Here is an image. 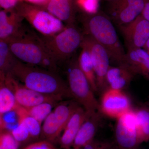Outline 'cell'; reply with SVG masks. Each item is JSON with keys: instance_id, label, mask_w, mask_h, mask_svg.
I'll use <instances>...</instances> for the list:
<instances>
[{"instance_id": "5", "label": "cell", "mask_w": 149, "mask_h": 149, "mask_svg": "<svg viewBox=\"0 0 149 149\" xmlns=\"http://www.w3.org/2000/svg\"><path fill=\"white\" fill-rule=\"evenodd\" d=\"M68 84L73 100L88 112L100 111V103L97 100L87 77L79 67L78 60L72 58L66 69Z\"/></svg>"}, {"instance_id": "10", "label": "cell", "mask_w": 149, "mask_h": 149, "mask_svg": "<svg viewBox=\"0 0 149 149\" xmlns=\"http://www.w3.org/2000/svg\"><path fill=\"white\" fill-rule=\"evenodd\" d=\"M115 135L118 149H136L141 144L133 109L117 118Z\"/></svg>"}, {"instance_id": "37", "label": "cell", "mask_w": 149, "mask_h": 149, "mask_svg": "<svg viewBox=\"0 0 149 149\" xmlns=\"http://www.w3.org/2000/svg\"><path fill=\"white\" fill-rule=\"evenodd\" d=\"M108 1H111V0H108Z\"/></svg>"}, {"instance_id": "2", "label": "cell", "mask_w": 149, "mask_h": 149, "mask_svg": "<svg viewBox=\"0 0 149 149\" xmlns=\"http://www.w3.org/2000/svg\"><path fill=\"white\" fill-rule=\"evenodd\" d=\"M79 20L84 35H88L105 49L111 59L121 64L125 54L111 19L102 11L95 14L81 13Z\"/></svg>"}, {"instance_id": "20", "label": "cell", "mask_w": 149, "mask_h": 149, "mask_svg": "<svg viewBox=\"0 0 149 149\" xmlns=\"http://www.w3.org/2000/svg\"><path fill=\"white\" fill-rule=\"evenodd\" d=\"M81 105L76 101L72 99L68 101H62L55 107L53 111L63 131L72 114Z\"/></svg>"}, {"instance_id": "11", "label": "cell", "mask_w": 149, "mask_h": 149, "mask_svg": "<svg viewBox=\"0 0 149 149\" xmlns=\"http://www.w3.org/2000/svg\"><path fill=\"white\" fill-rule=\"evenodd\" d=\"M109 2V16L119 26L130 23L141 15L146 0H111Z\"/></svg>"}, {"instance_id": "35", "label": "cell", "mask_w": 149, "mask_h": 149, "mask_svg": "<svg viewBox=\"0 0 149 149\" xmlns=\"http://www.w3.org/2000/svg\"><path fill=\"white\" fill-rule=\"evenodd\" d=\"M143 49L149 54V39L147 41L146 43L145 44Z\"/></svg>"}, {"instance_id": "16", "label": "cell", "mask_w": 149, "mask_h": 149, "mask_svg": "<svg viewBox=\"0 0 149 149\" xmlns=\"http://www.w3.org/2000/svg\"><path fill=\"white\" fill-rule=\"evenodd\" d=\"M24 19L15 8L0 11V40H8L16 35L22 27Z\"/></svg>"}, {"instance_id": "19", "label": "cell", "mask_w": 149, "mask_h": 149, "mask_svg": "<svg viewBox=\"0 0 149 149\" xmlns=\"http://www.w3.org/2000/svg\"><path fill=\"white\" fill-rule=\"evenodd\" d=\"M80 47L82 51L77 59L79 67L88 79L93 92L98 93L95 74L91 54L87 48L83 46Z\"/></svg>"}, {"instance_id": "26", "label": "cell", "mask_w": 149, "mask_h": 149, "mask_svg": "<svg viewBox=\"0 0 149 149\" xmlns=\"http://www.w3.org/2000/svg\"><path fill=\"white\" fill-rule=\"evenodd\" d=\"M58 103L45 102L35 106L24 108L27 114L35 118L42 124Z\"/></svg>"}, {"instance_id": "29", "label": "cell", "mask_w": 149, "mask_h": 149, "mask_svg": "<svg viewBox=\"0 0 149 149\" xmlns=\"http://www.w3.org/2000/svg\"><path fill=\"white\" fill-rule=\"evenodd\" d=\"M11 133L19 143L26 141L30 137L27 128L20 123L18 122V125L12 130Z\"/></svg>"}, {"instance_id": "34", "label": "cell", "mask_w": 149, "mask_h": 149, "mask_svg": "<svg viewBox=\"0 0 149 149\" xmlns=\"http://www.w3.org/2000/svg\"><path fill=\"white\" fill-rule=\"evenodd\" d=\"M141 15L149 21V0H146L145 6Z\"/></svg>"}, {"instance_id": "33", "label": "cell", "mask_w": 149, "mask_h": 149, "mask_svg": "<svg viewBox=\"0 0 149 149\" xmlns=\"http://www.w3.org/2000/svg\"><path fill=\"white\" fill-rule=\"evenodd\" d=\"M49 0H20V1L25 2L34 5L40 6L45 8Z\"/></svg>"}, {"instance_id": "22", "label": "cell", "mask_w": 149, "mask_h": 149, "mask_svg": "<svg viewBox=\"0 0 149 149\" xmlns=\"http://www.w3.org/2000/svg\"><path fill=\"white\" fill-rule=\"evenodd\" d=\"M18 105L13 92L0 76V115L15 111Z\"/></svg>"}, {"instance_id": "38", "label": "cell", "mask_w": 149, "mask_h": 149, "mask_svg": "<svg viewBox=\"0 0 149 149\" xmlns=\"http://www.w3.org/2000/svg\"><path fill=\"white\" fill-rule=\"evenodd\" d=\"M72 1H74V0H72Z\"/></svg>"}, {"instance_id": "36", "label": "cell", "mask_w": 149, "mask_h": 149, "mask_svg": "<svg viewBox=\"0 0 149 149\" xmlns=\"http://www.w3.org/2000/svg\"><path fill=\"white\" fill-rule=\"evenodd\" d=\"M109 149H116V148H110Z\"/></svg>"}, {"instance_id": "4", "label": "cell", "mask_w": 149, "mask_h": 149, "mask_svg": "<svg viewBox=\"0 0 149 149\" xmlns=\"http://www.w3.org/2000/svg\"><path fill=\"white\" fill-rule=\"evenodd\" d=\"M84 35L73 24L66 25L63 30L56 35L41 38L48 52L58 64L71 57L81 46Z\"/></svg>"}, {"instance_id": "28", "label": "cell", "mask_w": 149, "mask_h": 149, "mask_svg": "<svg viewBox=\"0 0 149 149\" xmlns=\"http://www.w3.org/2000/svg\"><path fill=\"white\" fill-rule=\"evenodd\" d=\"M19 143L11 133L5 130H1L0 149H18Z\"/></svg>"}, {"instance_id": "6", "label": "cell", "mask_w": 149, "mask_h": 149, "mask_svg": "<svg viewBox=\"0 0 149 149\" xmlns=\"http://www.w3.org/2000/svg\"><path fill=\"white\" fill-rule=\"evenodd\" d=\"M15 9L22 17L44 36L56 35L66 26L43 7L21 1L17 5Z\"/></svg>"}, {"instance_id": "21", "label": "cell", "mask_w": 149, "mask_h": 149, "mask_svg": "<svg viewBox=\"0 0 149 149\" xmlns=\"http://www.w3.org/2000/svg\"><path fill=\"white\" fill-rule=\"evenodd\" d=\"M134 111L140 143L149 141V107H139Z\"/></svg>"}, {"instance_id": "15", "label": "cell", "mask_w": 149, "mask_h": 149, "mask_svg": "<svg viewBox=\"0 0 149 149\" xmlns=\"http://www.w3.org/2000/svg\"><path fill=\"white\" fill-rule=\"evenodd\" d=\"M45 8L66 25L75 24L78 10L74 1L49 0Z\"/></svg>"}, {"instance_id": "17", "label": "cell", "mask_w": 149, "mask_h": 149, "mask_svg": "<svg viewBox=\"0 0 149 149\" xmlns=\"http://www.w3.org/2000/svg\"><path fill=\"white\" fill-rule=\"evenodd\" d=\"M91 113L86 111L81 106L77 108L63 130L60 139L62 147L68 148L73 145L81 125Z\"/></svg>"}, {"instance_id": "32", "label": "cell", "mask_w": 149, "mask_h": 149, "mask_svg": "<svg viewBox=\"0 0 149 149\" xmlns=\"http://www.w3.org/2000/svg\"><path fill=\"white\" fill-rule=\"evenodd\" d=\"M110 146L105 143L94 144L91 142L84 147V149H109Z\"/></svg>"}, {"instance_id": "9", "label": "cell", "mask_w": 149, "mask_h": 149, "mask_svg": "<svg viewBox=\"0 0 149 149\" xmlns=\"http://www.w3.org/2000/svg\"><path fill=\"white\" fill-rule=\"evenodd\" d=\"M99 103L100 112L116 119L132 109L130 98L123 91L109 88L102 93Z\"/></svg>"}, {"instance_id": "39", "label": "cell", "mask_w": 149, "mask_h": 149, "mask_svg": "<svg viewBox=\"0 0 149 149\" xmlns=\"http://www.w3.org/2000/svg\"></svg>"}, {"instance_id": "27", "label": "cell", "mask_w": 149, "mask_h": 149, "mask_svg": "<svg viewBox=\"0 0 149 149\" xmlns=\"http://www.w3.org/2000/svg\"><path fill=\"white\" fill-rule=\"evenodd\" d=\"M100 0H74L77 10L82 13L95 14L100 11Z\"/></svg>"}, {"instance_id": "7", "label": "cell", "mask_w": 149, "mask_h": 149, "mask_svg": "<svg viewBox=\"0 0 149 149\" xmlns=\"http://www.w3.org/2000/svg\"><path fill=\"white\" fill-rule=\"evenodd\" d=\"M6 85L12 91L17 103L24 108L35 106L45 102L58 103L64 99L62 97L55 95L43 94L27 88L10 73H0Z\"/></svg>"}, {"instance_id": "3", "label": "cell", "mask_w": 149, "mask_h": 149, "mask_svg": "<svg viewBox=\"0 0 149 149\" xmlns=\"http://www.w3.org/2000/svg\"><path fill=\"white\" fill-rule=\"evenodd\" d=\"M6 40L20 61L56 72L58 64L48 52L41 37L34 32L22 26L16 35Z\"/></svg>"}, {"instance_id": "13", "label": "cell", "mask_w": 149, "mask_h": 149, "mask_svg": "<svg viewBox=\"0 0 149 149\" xmlns=\"http://www.w3.org/2000/svg\"><path fill=\"white\" fill-rule=\"evenodd\" d=\"M121 64L128 67L136 75L140 74L149 81V54L143 49L127 50Z\"/></svg>"}, {"instance_id": "18", "label": "cell", "mask_w": 149, "mask_h": 149, "mask_svg": "<svg viewBox=\"0 0 149 149\" xmlns=\"http://www.w3.org/2000/svg\"><path fill=\"white\" fill-rule=\"evenodd\" d=\"M136 74L123 64L116 67L110 66L106 75L109 88L123 91L127 88Z\"/></svg>"}, {"instance_id": "24", "label": "cell", "mask_w": 149, "mask_h": 149, "mask_svg": "<svg viewBox=\"0 0 149 149\" xmlns=\"http://www.w3.org/2000/svg\"><path fill=\"white\" fill-rule=\"evenodd\" d=\"M18 60L11 51L8 41L0 40V72H10Z\"/></svg>"}, {"instance_id": "12", "label": "cell", "mask_w": 149, "mask_h": 149, "mask_svg": "<svg viewBox=\"0 0 149 149\" xmlns=\"http://www.w3.org/2000/svg\"><path fill=\"white\" fill-rule=\"evenodd\" d=\"M118 27L127 50L143 48L149 39V21L141 15L130 23Z\"/></svg>"}, {"instance_id": "25", "label": "cell", "mask_w": 149, "mask_h": 149, "mask_svg": "<svg viewBox=\"0 0 149 149\" xmlns=\"http://www.w3.org/2000/svg\"><path fill=\"white\" fill-rule=\"evenodd\" d=\"M63 130L55 117L53 111L43 122L42 133L49 141H54L60 136Z\"/></svg>"}, {"instance_id": "23", "label": "cell", "mask_w": 149, "mask_h": 149, "mask_svg": "<svg viewBox=\"0 0 149 149\" xmlns=\"http://www.w3.org/2000/svg\"><path fill=\"white\" fill-rule=\"evenodd\" d=\"M18 117V122L22 123L27 128L30 137L36 138L42 133V124L34 118L27 114L24 107L18 105L15 111Z\"/></svg>"}, {"instance_id": "1", "label": "cell", "mask_w": 149, "mask_h": 149, "mask_svg": "<svg viewBox=\"0 0 149 149\" xmlns=\"http://www.w3.org/2000/svg\"><path fill=\"white\" fill-rule=\"evenodd\" d=\"M9 73L33 91L61 96L64 99H73L68 84L55 72L18 60Z\"/></svg>"}, {"instance_id": "31", "label": "cell", "mask_w": 149, "mask_h": 149, "mask_svg": "<svg viewBox=\"0 0 149 149\" xmlns=\"http://www.w3.org/2000/svg\"><path fill=\"white\" fill-rule=\"evenodd\" d=\"M20 0H0V6L3 10H10L15 8Z\"/></svg>"}, {"instance_id": "8", "label": "cell", "mask_w": 149, "mask_h": 149, "mask_svg": "<svg viewBox=\"0 0 149 149\" xmlns=\"http://www.w3.org/2000/svg\"><path fill=\"white\" fill-rule=\"evenodd\" d=\"M81 46L87 48L90 52L95 74L98 93L102 94L109 88L106 75L110 66L109 55L103 46L88 35H84Z\"/></svg>"}, {"instance_id": "30", "label": "cell", "mask_w": 149, "mask_h": 149, "mask_svg": "<svg viewBox=\"0 0 149 149\" xmlns=\"http://www.w3.org/2000/svg\"><path fill=\"white\" fill-rule=\"evenodd\" d=\"M22 149H58L48 141H41L29 144Z\"/></svg>"}, {"instance_id": "14", "label": "cell", "mask_w": 149, "mask_h": 149, "mask_svg": "<svg viewBox=\"0 0 149 149\" xmlns=\"http://www.w3.org/2000/svg\"><path fill=\"white\" fill-rule=\"evenodd\" d=\"M102 113L100 111L91 113L83 123L73 142L74 149L85 147L93 141L101 121Z\"/></svg>"}]
</instances>
